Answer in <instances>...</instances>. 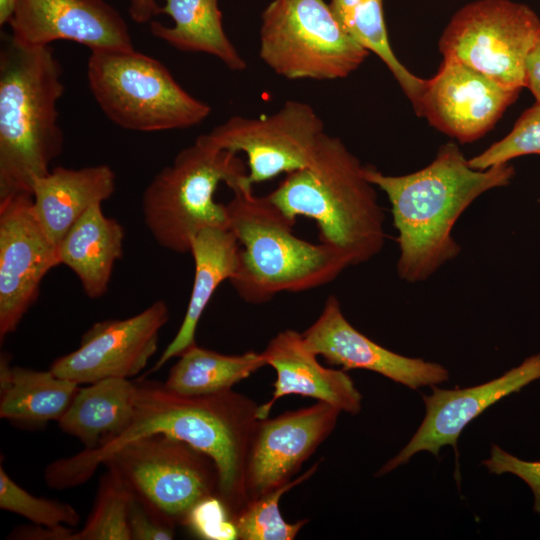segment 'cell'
Here are the masks:
<instances>
[{
    "instance_id": "obj_1",
    "label": "cell",
    "mask_w": 540,
    "mask_h": 540,
    "mask_svg": "<svg viewBox=\"0 0 540 540\" xmlns=\"http://www.w3.org/2000/svg\"><path fill=\"white\" fill-rule=\"evenodd\" d=\"M136 385L135 411L127 428L93 449L50 463L44 472L46 483L56 490L82 485L119 447L144 436L165 434L214 460L219 471L218 499L231 519L247 502L245 461L259 405L232 389L183 396L155 381L139 379Z\"/></svg>"
},
{
    "instance_id": "obj_2",
    "label": "cell",
    "mask_w": 540,
    "mask_h": 540,
    "mask_svg": "<svg viewBox=\"0 0 540 540\" xmlns=\"http://www.w3.org/2000/svg\"><path fill=\"white\" fill-rule=\"evenodd\" d=\"M506 164L474 169L458 146L440 147L426 167L405 175H386L366 166L367 179L382 190L391 205L398 233L400 279L427 280L460 253L452 230L463 212L483 193L506 186L514 176Z\"/></svg>"
},
{
    "instance_id": "obj_3",
    "label": "cell",
    "mask_w": 540,
    "mask_h": 540,
    "mask_svg": "<svg viewBox=\"0 0 540 540\" xmlns=\"http://www.w3.org/2000/svg\"><path fill=\"white\" fill-rule=\"evenodd\" d=\"M62 67L50 45L27 46L10 34L0 47V199L32 195L63 149L57 103Z\"/></svg>"
},
{
    "instance_id": "obj_4",
    "label": "cell",
    "mask_w": 540,
    "mask_h": 540,
    "mask_svg": "<svg viewBox=\"0 0 540 540\" xmlns=\"http://www.w3.org/2000/svg\"><path fill=\"white\" fill-rule=\"evenodd\" d=\"M365 169L341 139L324 132L310 163L287 173L268 197L289 219H312L320 242L359 265L385 243V215Z\"/></svg>"
},
{
    "instance_id": "obj_5",
    "label": "cell",
    "mask_w": 540,
    "mask_h": 540,
    "mask_svg": "<svg viewBox=\"0 0 540 540\" xmlns=\"http://www.w3.org/2000/svg\"><path fill=\"white\" fill-rule=\"evenodd\" d=\"M230 190L228 227L241 245L239 270L230 283L245 302L263 304L282 292L318 288L351 266L338 249L296 236V222L268 195L257 196L246 179Z\"/></svg>"
},
{
    "instance_id": "obj_6",
    "label": "cell",
    "mask_w": 540,
    "mask_h": 540,
    "mask_svg": "<svg viewBox=\"0 0 540 540\" xmlns=\"http://www.w3.org/2000/svg\"><path fill=\"white\" fill-rule=\"evenodd\" d=\"M237 153L217 148L203 135L160 170L142 196L146 227L163 248L185 254L206 227H228L226 204L215 201L220 183L232 188L246 179Z\"/></svg>"
},
{
    "instance_id": "obj_7",
    "label": "cell",
    "mask_w": 540,
    "mask_h": 540,
    "mask_svg": "<svg viewBox=\"0 0 540 540\" xmlns=\"http://www.w3.org/2000/svg\"><path fill=\"white\" fill-rule=\"evenodd\" d=\"M87 79L102 112L127 130L190 128L211 112L207 103L182 88L165 65L135 50L92 51Z\"/></svg>"
},
{
    "instance_id": "obj_8",
    "label": "cell",
    "mask_w": 540,
    "mask_h": 540,
    "mask_svg": "<svg viewBox=\"0 0 540 540\" xmlns=\"http://www.w3.org/2000/svg\"><path fill=\"white\" fill-rule=\"evenodd\" d=\"M115 472L150 512L174 526H187L194 511L218 498L214 460L192 445L165 434L132 440L102 463Z\"/></svg>"
},
{
    "instance_id": "obj_9",
    "label": "cell",
    "mask_w": 540,
    "mask_h": 540,
    "mask_svg": "<svg viewBox=\"0 0 540 540\" xmlns=\"http://www.w3.org/2000/svg\"><path fill=\"white\" fill-rule=\"evenodd\" d=\"M259 39L261 60L289 80L342 79L369 55L324 0H272L261 14Z\"/></svg>"
},
{
    "instance_id": "obj_10",
    "label": "cell",
    "mask_w": 540,
    "mask_h": 540,
    "mask_svg": "<svg viewBox=\"0 0 540 540\" xmlns=\"http://www.w3.org/2000/svg\"><path fill=\"white\" fill-rule=\"evenodd\" d=\"M540 41V18L510 0H477L458 10L439 39L444 58L454 59L499 84L521 90L529 53Z\"/></svg>"
},
{
    "instance_id": "obj_11",
    "label": "cell",
    "mask_w": 540,
    "mask_h": 540,
    "mask_svg": "<svg viewBox=\"0 0 540 540\" xmlns=\"http://www.w3.org/2000/svg\"><path fill=\"white\" fill-rule=\"evenodd\" d=\"M324 132L310 104L289 100L269 116H233L203 136L217 148L244 153L246 180L254 186L306 167Z\"/></svg>"
},
{
    "instance_id": "obj_12",
    "label": "cell",
    "mask_w": 540,
    "mask_h": 540,
    "mask_svg": "<svg viewBox=\"0 0 540 540\" xmlns=\"http://www.w3.org/2000/svg\"><path fill=\"white\" fill-rule=\"evenodd\" d=\"M59 265L57 247L38 222L31 194L0 199V339L36 302L45 275Z\"/></svg>"
},
{
    "instance_id": "obj_13",
    "label": "cell",
    "mask_w": 540,
    "mask_h": 540,
    "mask_svg": "<svg viewBox=\"0 0 540 540\" xmlns=\"http://www.w3.org/2000/svg\"><path fill=\"white\" fill-rule=\"evenodd\" d=\"M340 413L338 408L317 401L274 418L258 419L245 461L247 501L264 496L293 480L302 464L331 435Z\"/></svg>"
},
{
    "instance_id": "obj_14",
    "label": "cell",
    "mask_w": 540,
    "mask_h": 540,
    "mask_svg": "<svg viewBox=\"0 0 540 540\" xmlns=\"http://www.w3.org/2000/svg\"><path fill=\"white\" fill-rule=\"evenodd\" d=\"M168 319L166 302L157 300L134 316L95 322L82 335L78 348L54 360L49 369L79 385L106 378L129 379L155 354Z\"/></svg>"
},
{
    "instance_id": "obj_15",
    "label": "cell",
    "mask_w": 540,
    "mask_h": 540,
    "mask_svg": "<svg viewBox=\"0 0 540 540\" xmlns=\"http://www.w3.org/2000/svg\"><path fill=\"white\" fill-rule=\"evenodd\" d=\"M521 90L505 87L454 59L444 58L438 72L425 79L416 114L460 143L488 133Z\"/></svg>"
},
{
    "instance_id": "obj_16",
    "label": "cell",
    "mask_w": 540,
    "mask_h": 540,
    "mask_svg": "<svg viewBox=\"0 0 540 540\" xmlns=\"http://www.w3.org/2000/svg\"><path fill=\"white\" fill-rule=\"evenodd\" d=\"M7 25L27 46L67 40L91 52L134 50L127 23L104 0H15Z\"/></svg>"
},
{
    "instance_id": "obj_17",
    "label": "cell",
    "mask_w": 540,
    "mask_h": 540,
    "mask_svg": "<svg viewBox=\"0 0 540 540\" xmlns=\"http://www.w3.org/2000/svg\"><path fill=\"white\" fill-rule=\"evenodd\" d=\"M536 380H540V353L483 384L453 390L431 386L432 393L422 396L426 412L419 428L376 475L393 471L418 452L427 451L437 456L445 445L456 450L459 435L471 421L502 398L519 392Z\"/></svg>"
},
{
    "instance_id": "obj_18",
    "label": "cell",
    "mask_w": 540,
    "mask_h": 540,
    "mask_svg": "<svg viewBox=\"0 0 540 540\" xmlns=\"http://www.w3.org/2000/svg\"><path fill=\"white\" fill-rule=\"evenodd\" d=\"M302 336L312 352L343 370L373 371L410 389L434 386L449 378L444 366L393 352L358 331L335 295L328 296L320 315Z\"/></svg>"
},
{
    "instance_id": "obj_19",
    "label": "cell",
    "mask_w": 540,
    "mask_h": 540,
    "mask_svg": "<svg viewBox=\"0 0 540 540\" xmlns=\"http://www.w3.org/2000/svg\"><path fill=\"white\" fill-rule=\"evenodd\" d=\"M266 365L276 372L269 401L259 405V419L266 418L273 405L287 395H301L328 403L341 412L356 415L362 395L343 369L323 366L305 344L302 333L286 329L275 335L261 352Z\"/></svg>"
},
{
    "instance_id": "obj_20",
    "label": "cell",
    "mask_w": 540,
    "mask_h": 540,
    "mask_svg": "<svg viewBox=\"0 0 540 540\" xmlns=\"http://www.w3.org/2000/svg\"><path fill=\"white\" fill-rule=\"evenodd\" d=\"M115 185V173L106 164L80 169L55 167L34 182V214L57 247L71 226L90 207L111 197Z\"/></svg>"
},
{
    "instance_id": "obj_21",
    "label": "cell",
    "mask_w": 540,
    "mask_h": 540,
    "mask_svg": "<svg viewBox=\"0 0 540 540\" xmlns=\"http://www.w3.org/2000/svg\"><path fill=\"white\" fill-rule=\"evenodd\" d=\"M194 260V280L183 321L151 372L159 370L196 344L199 320L216 289L239 270L241 245L229 227H206L192 239L189 252Z\"/></svg>"
},
{
    "instance_id": "obj_22",
    "label": "cell",
    "mask_w": 540,
    "mask_h": 540,
    "mask_svg": "<svg viewBox=\"0 0 540 540\" xmlns=\"http://www.w3.org/2000/svg\"><path fill=\"white\" fill-rule=\"evenodd\" d=\"M124 238L122 225L95 204L58 244L59 264L72 270L89 298H100L108 290L115 262L123 255Z\"/></svg>"
},
{
    "instance_id": "obj_23",
    "label": "cell",
    "mask_w": 540,
    "mask_h": 540,
    "mask_svg": "<svg viewBox=\"0 0 540 540\" xmlns=\"http://www.w3.org/2000/svg\"><path fill=\"white\" fill-rule=\"evenodd\" d=\"M79 384L47 371L11 364L0 356V418L25 428L58 422L74 399Z\"/></svg>"
},
{
    "instance_id": "obj_24",
    "label": "cell",
    "mask_w": 540,
    "mask_h": 540,
    "mask_svg": "<svg viewBox=\"0 0 540 540\" xmlns=\"http://www.w3.org/2000/svg\"><path fill=\"white\" fill-rule=\"evenodd\" d=\"M137 385L127 378H106L79 388L57 422L84 449H93L121 433L132 421Z\"/></svg>"
},
{
    "instance_id": "obj_25",
    "label": "cell",
    "mask_w": 540,
    "mask_h": 540,
    "mask_svg": "<svg viewBox=\"0 0 540 540\" xmlns=\"http://www.w3.org/2000/svg\"><path fill=\"white\" fill-rule=\"evenodd\" d=\"M161 13L172 26L152 20V35L183 52L205 53L216 57L233 71H242L247 63L224 31L218 0H163Z\"/></svg>"
},
{
    "instance_id": "obj_26",
    "label": "cell",
    "mask_w": 540,
    "mask_h": 540,
    "mask_svg": "<svg viewBox=\"0 0 540 540\" xmlns=\"http://www.w3.org/2000/svg\"><path fill=\"white\" fill-rule=\"evenodd\" d=\"M264 366L262 353L225 355L195 344L179 356L163 385L183 396L212 395L231 390Z\"/></svg>"
},
{
    "instance_id": "obj_27",
    "label": "cell",
    "mask_w": 540,
    "mask_h": 540,
    "mask_svg": "<svg viewBox=\"0 0 540 540\" xmlns=\"http://www.w3.org/2000/svg\"><path fill=\"white\" fill-rule=\"evenodd\" d=\"M329 5L343 29L386 65L414 106L425 79L410 72L394 54L388 38L383 0H330Z\"/></svg>"
},
{
    "instance_id": "obj_28",
    "label": "cell",
    "mask_w": 540,
    "mask_h": 540,
    "mask_svg": "<svg viewBox=\"0 0 540 540\" xmlns=\"http://www.w3.org/2000/svg\"><path fill=\"white\" fill-rule=\"evenodd\" d=\"M315 463L302 475L284 486L247 503L231 517L230 521L239 540H293L309 520L302 519L288 523L281 515L279 502L281 497L308 480L318 469Z\"/></svg>"
},
{
    "instance_id": "obj_29",
    "label": "cell",
    "mask_w": 540,
    "mask_h": 540,
    "mask_svg": "<svg viewBox=\"0 0 540 540\" xmlns=\"http://www.w3.org/2000/svg\"><path fill=\"white\" fill-rule=\"evenodd\" d=\"M132 493L112 470L102 474L90 515L70 540H131L128 516Z\"/></svg>"
},
{
    "instance_id": "obj_30",
    "label": "cell",
    "mask_w": 540,
    "mask_h": 540,
    "mask_svg": "<svg viewBox=\"0 0 540 540\" xmlns=\"http://www.w3.org/2000/svg\"><path fill=\"white\" fill-rule=\"evenodd\" d=\"M0 508L49 528H73L80 521L72 505L29 493L9 477L3 465H0Z\"/></svg>"
},
{
    "instance_id": "obj_31",
    "label": "cell",
    "mask_w": 540,
    "mask_h": 540,
    "mask_svg": "<svg viewBox=\"0 0 540 540\" xmlns=\"http://www.w3.org/2000/svg\"><path fill=\"white\" fill-rule=\"evenodd\" d=\"M540 155V104L525 110L503 139L469 159L472 168L484 170L519 156Z\"/></svg>"
},
{
    "instance_id": "obj_32",
    "label": "cell",
    "mask_w": 540,
    "mask_h": 540,
    "mask_svg": "<svg viewBox=\"0 0 540 540\" xmlns=\"http://www.w3.org/2000/svg\"><path fill=\"white\" fill-rule=\"evenodd\" d=\"M490 473L513 474L522 479L534 496V511L540 515V461L520 459L498 445H492L490 457L482 462Z\"/></svg>"
},
{
    "instance_id": "obj_33",
    "label": "cell",
    "mask_w": 540,
    "mask_h": 540,
    "mask_svg": "<svg viewBox=\"0 0 540 540\" xmlns=\"http://www.w3.org/2000/svg\"><path fill=\"white\" fill-rule=\"evenodd\" d=\"M128 523L131 540H171L175 538L176 526L154 515L134 496L130 502Z\"/></svg>"
},
{
    "instance_id": "obj_34",
    "label": "cell",
    "mask_w": 540,
    "mask_h": 540,
    "mask_svg": "<svg viewBox=\"0 0 540 540\" xmlns=\"http://www.w3.org/2000/svg\"><path fill=\"white\" fill-rule=\"evenodd\" d=\"M74 531L71 527L49 528L41 525L16 528L7 538L33 540H70Z\"/></svg>"
},
{
    "instance_id": "obj_35",
    "label": "cell",
    "mask_w": 540,
    "mask_h": 540,
    "mask_svg": "<svg viewBox=\"0 0 540 540\" xmlns=\"http://www.w3.org/2000/svg\"><path fill=\"white\" fill-rule=\"evenodd\" d=\"M525 87H527L540 104V41L531 50L525 66Z\"/></svg>"
},
{
    "instance_id": "obj_36",
    "label": "cell",
    "mask_w": 540,
    "mask_h": 540,
    "mask_svg": "<svg viewBox=\"0 0 540 540\" xmlns=\"http://www.w3.org/2000/svg\"><path fill=\"white\" fill-rule=\"evenodd\" d=\"M128 13L134 22L144 24L161 14V6L157 0H129Z\"/></svg>"
},
{
    "instance_id": "obj_37",
    "label": "cell",
    "mask_w": 540,
    "mask_h": 540,
    "mask_svg": "<svg viewBox=\"0 0 540 540\" xmlns=\"http://www.w3.org/2000/svg\"><path fill=\"white\" fill-rule=\"evenodd\" d=\"M15 0H0V25H6L11 16Z\"/></svg>"
}]
</instances>
